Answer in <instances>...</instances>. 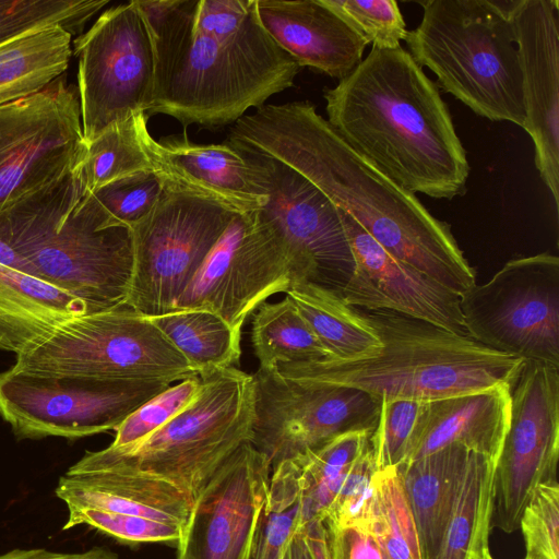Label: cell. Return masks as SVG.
Returning a JSON list of instances; mask_svg holds the SVG:
<instances>
[{"label":"cell","mask_w":559,"mask_h":559,"mask_svg":"<svg viewBox=\"0 0 559 559\" xmlns=\"http://www.w3.org/2000/svg\"><path fill=\"white\" fill-rule=\"evenodd\" d=\"M227 143L292 167L390 255L456 295L476 284L451 226L346 144L311 103L265 105L234 123Z\"/></svg>","instance_id":"cell-1"},{"label":"cell","mask_w":559,"mask_h":559,"mask_svg":"<svg viewBox=\"0 0 559 559\" xmlns=\"http://www.w3.org/2000/svg\"><path fill=\"white\" fill-rule=\"evenodd\" d=\"M324 99L330 126L395 185L433 199L465 193L471 167L450 110L407 50L371 47Z\"/></svg>","instance_id":"cell-2"},{"label":"cell","mask_w":559,"mask_h":559,"mask_svg":"<svg viewBox=\"0 0 559 559\" xmlns=\"http://www.w3.org/2000/svg\"><path fill=\"white\" fill-rule=\"evenodd\" d=\"M0 240L33 276L82 299L88 313L126 306L132 230L83 191L74 170L0 212Z\"/></svg>","instance_id":"cell-3"},{"label":"cell","mask_w":559,"mask_h":559,"mask_svg":"<svg viewBox=\"0 0 559 559\" xmlns=\"http://www.w3.org/2000/svg\"><path fill=\"white\" fill-rule=\"evenodd\" d=\"M359 309V308H358ZM376 329L382 349L373 357L281 364L285 378L355 388L379 399L433 401L512 386L524 359L492 350L466 335L388 310L359 309Z\"/></svg>","instance_id":"cell-4"},{"label":"cell","mask_w":559,"mask_h":559,"mask_svg":"<svg viewBox=\"0 0 559 559\" xmlns=\"http://www.w3.org/2000/svg\"><path fill=\"white\" fill-rule=\"evenodd\" d=\"M512 1L428 0L405 41L438 85L476 115L523 127V81L510 16Z\"/></svg>","instance_id":"cell-5"},{"label":"cell","mask_w":559,"mask_h":559,"mask_svg":"<svg viewBox=\"0 0 559 559\" xmlns=\"http://www.w3.org/2000/svg\"><path fill=\"white\" fill-rule=\"evenodd\" d=\"M298 63L265 32L255 5L227 33L195 29L147 112L175 118L185 128L236 123L250 108L294 85Z\"/></svg>","instance_id":"cell-6"},{"label":"cell","mask_w":559,"mask_h":559,"mask_svg":"<svg viewBox=\"0 0 559 559\" xmlns=\"http://www.w3.org/2000/svg\"><path fill=\"white\" fill-rule=\"evenodd\" d=\"M197 399L152 436L97 453L179 489L192 503L223 463L252 441L253 379L236 367L199 377Z\"/></svg>","instance_id":"cell-7"},{"label":"cell","mask_w":559,"mask_h":559,"mask_svg":"<svg viewBox=\"0 0 559 559\" xmlns=\"http://www.w3.org/2000/svg\"><path fill=\"white\" fill-rule=\"evenodd\" d=\"M9 369L38 377L168 383L198 377L152 319L127 306L66 321L16 355Z\"/></svg>","instance_id":"cell-8"},{"label":"cell","mask_w":559,"mask_h":559,"mask_svg":"<svg viewBox=\"0 0 559 559\" xmlns=\"http://www.w3.org/2000/svg\"><path fill=\"white\" fill-rule=\"evenodd\" d=\"M164 183L157 204L131 227L133 269L126 306L147 318L174 310L205 257L238 214L165 179Z\"/></svg>","instance_id":"cell-9"},{"label":"cell","mask_w":559,"mask_h":559,"mask_svg":"<svg viewBox=\"0 0 559 559\" xmlns=\"http://www.w3.org/2000/svg\"><path fill=\"white\" fill-rule=\"evenodd\" d=\"M469 337L496 352L559 367V258L507 262L460 296Z\"/></svg>","instance_id":"cell-10"},{"label":"cell","mask_w":559,"mask_h":559,"mask_svg":"<svg viewBox=\"0 0 559 559\" xmlns=\"http://www.w3.org/2000/svg\"><path fill=\"white\" fill-rule=\"evenodd\" d=\"M82 132L90 143L112 124L148 111L155 55L134 0L104 11L73 41Z\"/></svg>","instance_id":"cell-11"},{"label":"cell","mask_w":559,"mask_h":559,"mask_svg":"<svg viewBox=\"0 0 559 559\" xmlns=\"http://www.w3.org/2000/svg\"><path fill=\"white\" fill-rule=\"evenodd\" d=\"M170 386L165 381L52 378L0 373V416L16 439L70 440L115 430Z\"/></svg>","instance_id":"cell-12"},{"label":"cell","mask_w":559,"mask_h":559,"mask_svg":"<svg viewBox=\"0 0 559 559\" xmlns=\"http://www.w3.org/2000/svg\"><path fill=\"white\" fill-rule=\"evenodd\" d=\"M252 379L251 443L271 468L342 433L377 426L381 399L365 391L292 380L276 368H259Z\"/></svg>","instance_id":"cell-13"},{"label":"cell","mask_w":559,"mask_h":559,"mask_svg":"<svg viewBox=\"0 0 559 559\" xmlns=\"http://www.w3.org/2000/svg\"><path fill=\"white\" fill-rule=\"evenodd\" d=\"M292 269L286 241L260 210L238 213L177 299L174 310L204 309L241 331L265 300L286 293Z\"/></svg>","instance_id":"cell-14"},{"label":"cell","mask_w":559,"mask_h":559,"mask_svg":"<svg viewBox=\"0 0 559 559\" xmlns=\"http://www.w3.org/2000/svg\"><path fill=\"white\" fill-rule=\"evenodd\" d=\"M559 459V367L524 364L511 386L510 424L493 474L491 527L512 533L535 490L556 481Z\"/></svg>","instance_id":"cell-15"},{"label":"cell","mask_w":559,"mask_h":559,"mask_svg":"<svg viewBox=\"0 0 559 559\" xmlns=\"http://www.w3.org/2000/svg\"><path fill=\"white\" fill-rule=\"evenodd\" d=\"M241 153L265 194L260 211L286 241L292 283L308 282L340 294L354 270L341 210L286 164L255 153Z\"/></svg>","instance_id":"cell-16"},{"label":"cell","mask_w":559,"mask_h":559,"mask_svg":"<svg viewBox=\"0 0 559 559\" xmlns=\"http://www.w3.org/2000/svg\"><path fill=\"white\" fill-rule=\"evenodd\" d=\"M85 148L79 96L63 79L0 106V212L72 171Z\"/></svg>","instance_id":"cell-17"},{"label":"cell","mask_w":559,"mask_h":559,"mask_svg":"<svg viewBox=\"0 0 559 559\" xmlns=\"http://www.w3.org/2000/svg\"><path fill=\"white\" fill-rule=\"evenodd\" d=\"M271 471L251 442L241 444L193 501L176 559H253Z\"/></svg>","instance_id":"cell-18"},{"label":"cell","mask_w":559,"mask_h":559,"mask_svg":"<svg viewBox=\"0 0 559 559\" xmlns=\"http://www.w3.org/2000/svg\"><path fill=\"white\" fill-rule=\"evenodd\" d=\"M559 1L515 0L510 8L525 120L540 178L559 209Z\"/></svg>","instance_id":"cell-19"},{"label":"cell","mask_w":559,"mask_h":559,"mask_svg":"<svg viewBox=\"0 0 559 559\" xmlns=\"http://www.w3.org/2000/svg\"><path fill=\"white\" fill-rule=\"evenodd\" d=\"M341 217L354 258L353 273L340 293L346 304L397 312L468 336L459 295L390 255L342 210Z\"/></svg>","instance_id":"cell-20"},{"label":"cell","mask_w":559,"mask_h":559,"mask_svg":"<svg viewBox=\"0 0 559 559\" xmlns=\"http://www.w3.org/2000/svg\"><path fill=\"white\" fill-rule=\"evenodd\" d=\"M56 496L69 508L141 515L185 527L192 502L171 484L102 457L85 454L59 478Z\"/></svg>","instance_id":"cell-21"},{"label":"cell","mask_w":559,"mask_h":559,"mask_svg":"<svg viewBox=\"0 0 559 559\" xmlns=\"http://www.w3.org/2000/svg\"><path fill=\"white\" fill-rule=\"evenodd\" d=\"M142 143L155 173L188 192L235 212L260 210L265 201L241 152L230 144H195L185 134L156 141L142 127Z\"/></svg>","instance_id":"cell-22"},{"label":"cell","mask_w":559,"mask_h":559,"mask_svg":"<svg viewBox=\"0 0 559 559\" xmlns=\"http://www.w3.org/2000/svg\"><path fill=\"white\" fill-rule=\"evenodd\" d=\"M257 13L299 67L342 80L362 60L367 41L322 0H257Z\"/></svg>","instance_id":"cell-23"},{"label":"cell","mask_w":559,"mask_h":559,"mask_svg":"<svg viewBox=\"0 0 559 559\" xmlns=\"http://www.w3.org/2000/svg\"><path fill=\"white\" fill-rule=\"evenodd\" d=\"M510 411L511 386L507 384L428 401L404 463L453 443L496 463L509 429Z\"/></svg>","instance_id":"cell-24"},{"label":"cell","mask_w":559,"mask_h":559,"mask_svg":"<svg viewBox=\"0 0 559 559\" xmlns=\"http://www.w3.org/2000/svg\"><path fill=\"white\" fill-rule=\"evenodd\" d=\"M88 313L76 296L0 264V349L22 354L66 321Z\"/></svg>","instance_id":"cell-25"},{"label":"cell","mask_w":559,"mask_h":559,"mask_svg":"<svg viewBox=\"0 0 559 559\" xmlns=\"http://www.w3.org/2000/svg\"><path fill=\"white\" fill-rule=\"evenodd\" d=\"M471 451L453 443L396 467L421 559H436Z\"/></svg>","instance_id":"cell-26"},{"label":"cell","mask_w":559,"mask_h":559,"mask_svg":"<svg viewBox=\"0 0 559 559\" xmlns=\"http://www.w3.org/2000/svg\"><path fill=\"white\" fill-rule=\"evenodd\" d=\"M286 296L326 349L329 359L356 361L382 349L376 329L338 293L308 282H293Z\"/></svg>","instance_id":"cell-27"},{"label":"cell","mask_w":559,"mask_h":559,"mask_svg":"<svg viewBox=\"0 0 559 559\" xmlns=\"http://www.w3.org/2000/svg\"><path fill=\"white\" fill-rule=\"evenodd\" d=\"M72 34L50 25L0 46V106L39 93L67 70Z\"/></svg>","instance_id":"cell-28"},{"label":"cell","mask_w":559,"mask_h":559,"mask_svg":"<svg viewBox=\"0 0 559 559\" xmlns=\"http://www.w3.org/2000/svg\"><path fill=\"white\" fill-rule=\"evenodd\" d=\"M496 463L471 451L436 559H481L492 530Z\"/></svg>","instance_id":"cell-29"},{"label":"cell","mask_w":559,"mask_h":559,"mask_svg":"<svg viewBox=\"0 0 559 559\" xmlns=\"http://www.w3.org/2000/svg\"><path fill=\"white\" fill-rule=\"evenodd\" d=\"M183 355L198 377L233 367L241 356V331L204 309L173 310L151 318Z\"/></svg>","instance_id":"cell-30"},{"label":"cell","mask_w":559,"mask_h":559,"mask_svg":"<svg viewBox=\"0 0 559 559\" xmlns=\"http://www.w3.org/2000/svg\"><path fill=\"white\" fill-rule=\"evenodd\" d=\"M146 112H136L86 143L85 153L73 169L85 193L139 173L155 171L141 132Z\"/></svg>","instance_id":"cell-31"},{"label":"cell","mask_w":559,"mask_h":559,"mask_svg":"<svg viewBox=\"0 0 559 559\" xmlns=\"http://www.w3.org/2000/svg\"><path fill=\"white\" fill-rule=\"evenodd\" d=\"M251 340L263 369L329 358V353L288 296L258 308L252 320Z\"/></svg>","instance_id":"cell-32"},{"label":"cell","mask_w":559,"mask_h":559,"mask_svg":"<svg viewBox=\"0 0 559 559\" xmlns=\"http://www.w3.org/2000/svg\"><path fill=\"white\" fill-rule=\"evenodd\" d=\"M371 433L366 430L345 432L293 457L304 480L307 521L324 520L346 475L369 443Z\"/></svg>","instance_id":"cell-33"},{"label":"cell","mask_w":559,"mask_h":559,"mask_svg":"<svg viewBox=\"0 0 559 559\" xmlns=\"http://www.w3.org/2000/svg\"><path fill=\"white\" fill-rule=\"evenodd\" d=\"M306 522L301 472L295 459L285 460L271 471L253 559H278L286 542Z\"/></svg>","instance_id":"cell-34"},{"label":"cell","mask_w":559,"mask_h":559,"mask_svg":"<svg viewBox=\"0 0 559 559\" xmlns=\"http://www.w3.org/2000/svg\"><path fill=\"white\" fill-rule=\"evenodd\" d=\"M368 531L383 559H421L417 532L396 467L378 469Z\"/></svg>","instance_id":"cell-35"},{"label":"cell","mask_w":559,"mask_h":559,"mask_svg":"<svg viewBox=\"0 0 559 559\" xmlns=\"http://www.w3.org/2000/svg\"><path fill=\"white\" fill-rule=\"evenodd\" d=\"M108 3L109 0H0V46L50 25L80 35Z\"/></svg>","instance_id":"cell-36"},{"label":"cell","mask_w":559,"mask_h":559,"mask_svg":"<svg viewBox=\"0 0 559 559\" xmlns=\"http://www.w3.org/2000/svg\"><path fill=\"white\" fill-rule=\"evenodd\" d=\"M134 2L143 16L154 48L155 97L193 35L199 0Z\"/></svg>","instance_id":"cell-37"},{"label":"cell","mask_w":559,"mask_h":559,"mask_svg":"<svg viewBox=\"0 0 559 559\" xmlns=\"http://www.w3.org/2000/svg\"><path fill=\"white\" fill-rule=\"evenodd\" d=\"M63 531L90 526L121 544H163L177 548L183 528L141 515L109 512L92 508H69Z\"/></svg>","instance_id":"cell-38"},{"label":"cell","mask_w":559,"mask_h":559,"mask_svg":"<svg viewBox=\"0 0 559 559\" xmlns=\"http://www.w3.org/2000/svg\"><path fill=\"white\" fill-rule=\"evenodd\" d=\"M201 390L199 377L180 381L146 401L131 413L116 429L109 447L129 448L140 443L187 408Z\"/></svg>","instance_id":"cell-39"},{"label":"cell","mask_w":559,"mask_h":559,"mask_svg":"<svg viewBox=\"0 0 559 559\" xmlns=\"http://www.w3.org/2000/svg\"><path fill=\"white\" fill-rule=\"evenodd\" d=\"M426 401L382 399L370 441L378 469L397 467L409 453Z\"/></svg>","instance_id":"cell-40"},{"label":"cell","mask_w":559,"mask_h":559,"mask_svg":"<svg viewBox=\"0 0 559 559\" xmlns=\"http://www.w3.org/2000/svg\"><path fill=\"white\" fill-rule=\"evenodd\" d=\"M372 47L395 49L407 29L395 0H322Z\"/></svg>","instance_id":"cell-41"},{"label":"cell","mask_w":559,"mask_h":559,"mask_svg":"<svg viewBox=\"0 0 559 559\" xmlns=\"http://www.w3.org/2000/svg\"><path fill=\"white\" fill-rule=\"evenodd\" d=\"M377 472L378 466L369 440L346 475L324 521L335 527L357 526L368 531L374 501Z\"/></svg>","instance_id":"cell-42"},{"label":"cell","mask_w":559,"mask_h":559,"mask_svg":"<svg viewBox=\"0 0 559 559\" xmlns=\"http://www.w3.org/2000/svg\"><path fill=\"white\" fill-rule=\"evenodd\" d=\"M164 185L157 173L145 171L115 180L91 194L114 221L131 228L154 209Z\"/></svg>","instance_id":"cell-43"},{"label":"cell","mask_w":559,"mask_h":559,"mask_svg":"<svg viewBox=\"0 0 559 559\" xmlns=\"http://www.w3.org/2000/svg\"><path fill=\"white\" fill-rule=\"evenodd\" d=\"M527 559H559V485L542 484L523 511L520 527Z\"/></svg>","instance_id":"cell-44"},{"label":"cell","mask_w":559,"mask_h":559,"mask_svg":"<svg viewBox=\"0 0 559 559\" xmlns=\"http://www.w3.org/2000/svg\"><path fill=\"white\" fill-rule=\"evenodd\" d=\"M325 526L331 559H383L370 532L357 526L335 527L326 522Z\"/></svg>","instance_id":"cell-45"},{"label":"cell","mask_w":559,"mask_h":559,"mask_svg":"<svg viewBox=\"0 0 559 559\" xmlns=\"http://www.w3.org/2000/svg\"><path fill=\"white\" fill-rule=\"evenodd\" d=\"M278 559H331L324 520L307 521L286 542Z\"/></svg>","instance_id":"cell-46"},{"label":"cell","mask_w":559,"mask_h":559,"mask_svg":"<svg viewBox=\"0 0 559 559\" xmlns=\"http://www.w3.org/2000/svg\"><path fill=\"white\" fill-rule=\"evenodd\" d=\"M0 559H119V557L105 547H93L75 552L46 548H15L0 554Z\"/></svg>","instance_id":"cell-47"},{"label":"cell","mask_w":559,"mask_h":559,"mask_svg":"<svg viewBox=\"0 0 559 559\" xmlns=\"http://www.w3.org/2000/svg\"><path fill=\"white\" fill-rule=\"evenodd\" d=\"M0 264L31 274L26 262L14 252L7 243L0 240Z\"/></svg>","instance_id":"cell-48"},{"label":"cell","mask_w":559,"mask_h":559,"mask_svg":"<svg viewBox=\"0 0 559 559\" xmlns=\"http://www.w3.org/2000/svg\"><path fill=\"white\" fill-rule=\"evenodd\" d=\"M481 559H493L489 549L484 554L483 558Z\"/></svg>","instance_id":"cell-49"},{"label":"cell","mask_w":559,"mask_h":559,"mask_svg":"<svg viewBox=\"0 0 559 559\" xmlns=\"http://www.w3.org/2000/svg\"><path fill=\"white\" fill-rule=\"evenodd\" d=\"M524 559H527V558H524Z\"/></svg>","instance_id":"cell-50"}]
</instances>
